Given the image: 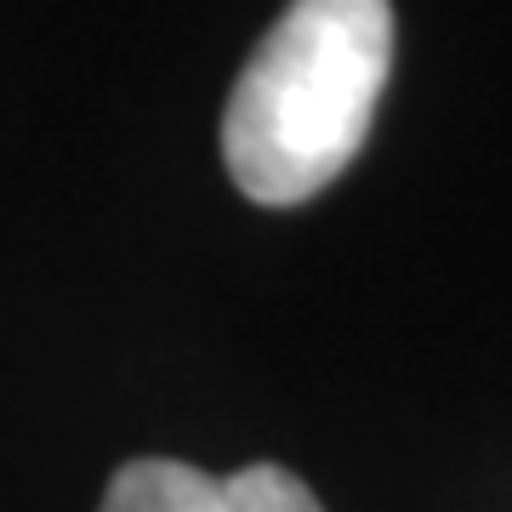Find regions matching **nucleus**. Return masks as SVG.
<instances>
[{"mask_svg":"<svg viewBox=\"0 0 512 512\" xmlns=\"http://www.w3.org/2000/svg\"><path fill=\"white\" fill-rule=\"evenodd\" d=\"M393 69V0H291L222 109V165L245 200L325 194L370 137Z\"/></svg>","mask_w":512,"mask_h":512,"instance_id":"1","label":"nucleus"},{"mask_svg":"<svg viewBox=\"0 0 512 512\" xmlns=\"http://www.w3.org/2000/svg\"><path fill=\"white\" fill-rule=\"evenodd\" d=\"M97 512H325V507L279 461H251V467L217 478L200 473L194 461L137 456L120 461V473L109 478Z\"/></svg>","mask_w":512,"mask_h":512,"instance_id":"2","label":"nucleus"}]
</instances>
